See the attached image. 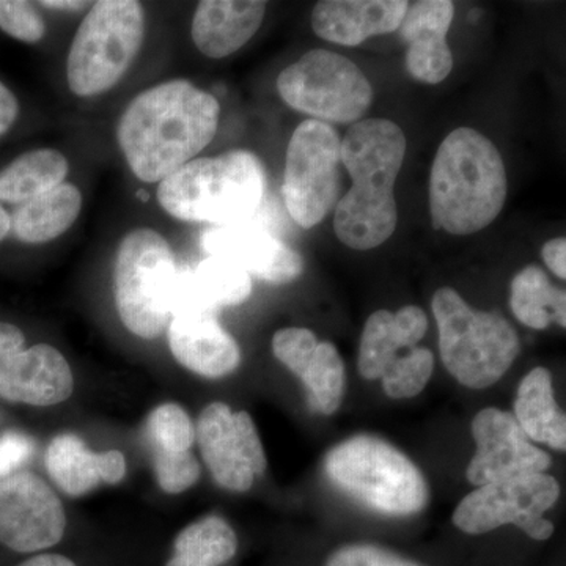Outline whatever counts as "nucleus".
<instances>
[{"mask_svg":"<svg viewBox=\"0 0 566 566\" xmlns=\"http://www.w3.org/2000/svg\"><path fill=\"white\" fill-rule=\"evenodd\" d=\"M10 230L11 218L9 212L6 211V208L2 207V203H0V241H2L3 238H7V234L10 233Z\"/></svg>","mask_w":566,"mask_h":566,"instance_id":"obj_43","label":"nucleus"},{"mask_svg":"<svg viewBox=\"0 0 566 566\" xmlns=\"http://www.w3.org/2000/svg\"><path fill=\"white\" fill-rule=\"evenodd\" d=\"M266 7L259 0H203L192 18L193 44L207 57H229L259 32Z\"/></svg>","mask_w":566,"mask_h":566,"instance_id":"obj_21","label":"nucleus"},{"mask_svg":"<svg viewBox=\"0 0 566 566\" xmlns=\"http://www.w3.org/2000/svg\"><path fill=\"white\" fill-rule=\"evenodd\" d=\"M48 474L63 493L80 497L99 485H117L126 475L125 455L118 450L96 453L80 436H55L44 455Z\"/></svg>","mask_w":566,"mask_h":566,"instance_id":"obj_20","label":"nucleus"},{"mask_svg":"<svg viewBox=\"0 0 566 566\" xmlns=\"http://www.w3.org/2000/svg\"><path fill=\"white\" fill-rule=\"evenodd\" d=\"M35 444L28 434L7 431L0 434V479L14 474L33 455Z\"/></svg>","mask_w":566,"mask_h":566,"instance_id":"obj_36","label":"nucleus"},{"mask_svg":"<svg viewBox=\"0 0 566 566\" xmlns=\"http://www.w3.org/2000/svg\"><path fill=\"white\" fill-rule=\"evenodd\" d=\"M300 379L307 389V403L312 411L324 416L338 411L345 397L346 371L344 359L334 344L319 342Z\"/></svg>","mask_w":566,"mask_h":566,"instance_id":"obj_27","label":"nucleus"},{"mask_svg":"<svg viewBox=\"0 0 566 566\" xmlns=\"http://www.w3.org/2000/svg\"><path fill=\"white\" fill-rule=\"evenodd\" d=\"M326 566H424L371 543H352L337 547L327 557Z\"/></svg>","mask_w":566,"mask_h":566,"instance_id":"obj_35","label":"nucleus"},{"mask_svg":"<svg viewBox=\"0 0 566 566\" xmlns=\"http://www.w3.org/2000/svg\"><path fill=\"white\" fill-rule=\"evenodd\" d=\"M196 439L208 471L223 490L245 493L266 471V453L249 412H233L214 401L197 420Z\"/></svg>","mask_w":566,"mask_h":566,"instance_id":"obj_12","label":"nucleus"},{"mask_svg":"<svg viewBox=\"0 0 566 566\" xmlns=\"http://www.w3.org/2000/svg\"><path fill=\"white\" fill-rule=\"evenodd\" d=\"M24 344L25 337L20 327L0 322V359L22 352Z\"/></svg>","mask_w":566,"mask_h":566,"instance_id":"obj_39","label":"nucleus"},{"mask_svg":"<svg viewBox=\"0 0 566 566\" xmlns=\"http://www.w3.org/2000/svg\"><path fill=\"white\" fill-rule=\"evenodd\" d=\"M408 7L406 0H323L312 11V29L331 43L357 46L398 31Z\"/></svg>","mask_w":566,"mask_h":566,"instance_id":"obj_19","label":"nucleus"},{"mask_svg":"<svg viewBox=\"0 0 566 566\" xmlns=\"http://www.w3.org/2000/svg\"><path fill=\"white\" fill-rule=\"evenodd\" d=\"M69 170V159L54 148L25 153L0 172V200L29 202L62 185Z\"/></svg>","mask_w":566,"mask_h":566,"instance_id":"obj_24","label":"nucleus"},{"mask_svg":"<svg viewBox=\"0 0 566 566\" xmlns=\"http://www.w3.org/2000/svg\"><path fill=\"white\" fill-rule=\"evenodd\" d=\"M238 551V536L223 517L208 515L182 528L166 566H222Z\"/></svg>","mask_w":566,"mask_h":566,"instance_id":"obj_26","label":"nucleus"},{"mask_svg":"<svg viewBox=\"0 0 566 566\" xmlns=\"http://www.w3.org/2000/svg\"><path fill=\"white\" fill-rule=\"evenodd\" d=\"M277 91L294 111L319 122L357 123L374 103L370 81L356 63L327 50H312L279 74Z\"/></svg>","mask_w":566,"mask_h":566,"instance_id":"obj_9","label":"nucleus"},{"mask_svg":"<svg viewBox=\"0 0 566 566\" xmlns=\"http://www.w3.org/2000/svg\"><path fill=\"white\" fill-rule=\"evenodd\" d=\"M324 472L335 488L381 515H417L430 501L415 461L378 436L356 434L334 446Z\"/></svg>","mask_w":566,"mask_h":566,"instance_id":"obj_5","label":"nucleus"},{"mask_svg":"<svg viewBox=\"0 0 566 566\" xmlns=\"http://www.w3.org/2000/svg\"><path fill=\"white\" fill-rule=\"evenodd\" d=\"M455 6L450 0H419L411 3L401 21V39L406 41V69L415 80L439 84L453 69V55L447 43Z\"/></svg>","mask_w":566,"mask_h":566,"instance_id":"obj_17","label":"nucleus"},{"mask_svg":"<svg viewBox=\"0 0 566 566\" xmlns=\"http://www.w3.org/2000/svg\"><path fill=\"white\" fill-rule=\"evenodd\" d=\"M392 327L400 348H415L427 334V314L417 305H406L394 314Z\"/></svg>","mask_w":566,"mask_h":566,"instance_id":"obj_37","label":"nucleus"},{"mask_svg":"<svg viewBox=\"0 0 566 566\" xmlns=\"http://www.w3.org/2000/svg\"><path fill=\"white\" fill-rule=\"evenodd\" d=\"M0 29L24 43H39L46 33V25L35 7L21 0H0Z\"/></svg>","mask_w":566,"mask_h":566,"instance_id":"obj_34","label":"nucleus"},{"mask_svg":"<svg viewBox=\"0 0 566 566\" xmlns=\"http://www.w3.org/2000/svg\"><path fill=\"white\" fill-rule=\"evenodd\" d=\"M558 497L560 485L549 474L488 483L461 499L453 512V526L468 535H483L512 524L528 538L546 542L554 534V524L545 513Z\"/></svg>","mask_w":566,"mask_h":566,"instance_id":"obj_11","label":"nucleus"},{"mask_svg":"<svg viewBox=\"0 0 566 566\" xmlns=\"http://www.w3.org/2000/svg\"><path fill=\"white\" fill-rule=\"evenodd\" d=\"M392 319V312L381 308L368 316L365 323L357 354V370L368 381L381 379L398 356V349H401L395 338Z\"/></svg>","mask_w":566,"mask_h":566,"instance_id":"obj_29","label":"nucleus"},{"mask_svg":"<svg viewBox=\"0 0 566 566\" xmlns=\"http://www.w3.org/2000/svg\"><path fill=\"white\" fill-rule=\"evenodd\" d=\"M513 417L532 442L565 452L566 416L557 405L547 368L536 367L524 376L517 387Z\"/></svg>","mask_w":566,"mask_h":566,"instance_id":"obj_22","label":"nucleus"},{"mask_svg":"<svg viewBox=\"0 0 566 566\" xmlns=\"http://www.w3.org/2000/svg\"><path fill=\"white\" fill-rule=\"evenodd\" d=\"M318 344V338L311 329L285 327L274 334L273 353L279 363L301 378L314 357Z\"/></svg>","mask_w":566,"mask_h":566,"instance_id":"obj_33","label":"nucleus"},{"mask_svg":"<svg viewBox=\"0 0 566 566\" xmlns=\"http://www.w3.org/2000/svg\"><path fill=\"white\" fill-rule=\"evenodd\" d=\"M264 170L253 153L233 150L192 159L159 182L164 211L214 227L248 223L264 196Z\"/></svg>","mask_w":566,"mask_h":566,"instance_id":"obj_4","label":"nucleus"},{"mask_svg":"<svg viewBox=\"0 0 566 566\" xmlns=\"http://www.w3.org/2000/svg\"><path fill=\"white\" fill-rule=\"evenodd\" d=\"M20 566H76L70 558L59 556V554H40L22 562Z\"/></svg>","mask_w":566,"mask_h":566,"instance_id":"obj_41","label":"nucleus"},{"mask_svg":"<svg viewBox=\"0 0 566 566\" xmlns=\"http://www.w3.org/2000/svg\"><path fill=\"white\" fill-rule=\"evenodd\" d=\"M441 360L469 389H488L504 378L521 352L515 327L497 312H479L450 286L431 300Z\"/></svg>","mask_w":566,"mask_h":566,"instance_id":"obj_6","label":"nucleus"},{"mask_svg":"<svg viewBox=\"0 0 566 566\" xmlns=\"http://www.w3.org/2000/svg\"><path fill=\"white\" fill-rule=\"evenodd\" d=\"M221 106L192 82H163L123 112L117 139L133 174L158 182L192 161L218 133Z\"/></svg>","mask_w":566,"mask_h":566,"instance_id":"obj_1","label":"nucleus"},{"mask_svg":"<svg viewBox=\"0 0 566 566\" xmlns=\"http://www.w3.org/2000/svg\"><path fill=\"white\" fill-rule=\"evenodd\" d=\"M144 36V7L136 0L93 3L66 59L71 92L96 96L111 91L139 54Z\"/></svg>","mask_w":566,"mask_h":566,"instance_id":"obj_7","label":"nucleus"},{"mask_svg":"<svg viewBox=\"0 0 566 566\" xmlns=\"http://www.w3.org/2000/svg\"><path fill=\"white\" fill-rule=\"evenodd\" d=\"M73 390V371L54 346L35 345L0 359V398L11 403L54 406Z\"/></svg>","mask_w":566,"mask_h":566,"instance_id":"obj_16","label":"nucleus"},{"mask_svg":"<svg viewBox=\"0 0 566 566\" xmlns=\"http://www.w3.org/2000/svg\"><path fill=\"white\" fill-rule=\"evenodd\" d=\"M202 248L211 256L275 285L296 281L304 271L300 253L251 223L211 227L203 233Z\"/></svg>","mask_w":566,"mask_h":566,"instance_id":"obj_15","label":"nucleus"},{"mask_svg":"<svg viewBox=\"0 0 566 566\" xmlns=\"http://www.w3.org/2000/svg\"><path fill=\"white\" fill-rule=\"evenodd\" d=\"M40 6L48 7V9H54V10H69V11H77L84 9V7L91 6L88 2H77V0H51V2H48V0H44V2H41Z\"/></svg>","mask_w":566,"mask_h":566,"instance_id":"obj_42","label":"nucleus"},{"mask_svg":"<svg viewBox=\"0 0 566 566\" xmlns=\"http://www.w3.org/2000/svg\"><path fill=\"white\" fill-rule=\"evenodd\" d=\"M543 260L546 266L562 281L566 279V240L564 237L554 238L543 245Z\"/></svg>","mask_w":566,"mask_h":566,"instance_id":"obj_38","label":"nucleus"},{"mask_svg":"<svg viewBox=\"0 0 566 566\" xmlns=\"http://www.w3.org/2000/svg\"><path fill=\"white\" fill-rule=\"evenodd\" d=\"M434 371V356L428 348L409 349L405 356H397L382 375V390L394 400L415 398L422 394Z\"/></svg>","mask_w":566,"mask_h":566,"instance_id":"obj_30","label":"nucleus"},{"mask_svg":"<svg viewBox=\"0 0 566 566\" xmlns=\"http://www.w3.org/2000/svg\"><path fill=\"white\" fill-rule=\"evenodd\" d=\"M342 139L329 123L305 120L286 148L282 196L297 226L314 229L337 207L342 191Z\"/></svg>","mask_w":566,"mask_h":566,"instance_id":"obj_10","label":"nucleus"},{"mask_svg":"<svg viewBox=\"0 0 566 566\" xmlns=\"http://www.w3.org/2000/svg\"><path fill=\"white\" fill-rule=\"evenodd\" d=\"M510 308L524 326L543 331L557 323L566 327V294L539 266L524 268L510 285Z\"/></svg>","mask_w":566,"mask_h":566,"instance_id":"obj_25","label":"nucleus"},{"mask_svg":"<svg viewBox=\"0 0 566 566\" xmlns=\"http://www.w3.org/2000/svg\"><path fill=\"white\" fill-rule=\"evenodd\" d=\"M18 114H20V104H18L17 96L7 88L3 82H0V136L13 126Z\"/></svg>","mask_w":566,"mask_h":566,"instance_id":"obj_40","label":"nucleus"},{"mask_svg":"<svg viewBox=\"0 0 566 566\" xmlns=\"http://www.w3.org/2000/svg\"><path fill=\"white\" fill-rule=\"evenodd\" d=\"M509 192L497 147L472 128L449 134L436 153L430 175V214L434 229L472 234L501 214Z\"/></svg>","mask_w":566,"mask_h":566,"instance_id":"obj_3","label":"nucleus"},{"mask_svg":"<svg viewBox=\"0 0 566 566\" xmlns=\"http://www.w3.org/2000/svg\"><path fill=\"white\" fill-rule=\"evenodd\" d=\"M406 148L403 129L386 118L354 123L346 133L342 164L353 186L334 212V232L346 248L370 251L385 244L397 230L394 189Z\"/></svg>","mask_w":566,"mask_h":566,"instance_id":"obj_2","label":"nucleus"},{"mask_svg":"<svg viewBox=\"0 0 566 566\" xmlns=\"http://www.w3.org/2000/svg\"><path fill=\"white\" fill-rule=\"evenodd\" d=\"M147 439L151 449L189 452L196 442V427L180 405L164 403L148 416Z\"/></svg>","mask_w":566,"mask_h":566,"instance_id":"obj_31","label":"nucleus"},{"mask_svg":"<svg viewBox=\"0 0 566 566\" xmlns=\"http://www.w3.org/2000/svg\"><path fill=\"white\" fill-rule=\"evenodd\" d=\"M151 453L156 480L166 493L181 494L199 482L202 468L191 450L169 452V450L151 449Z\"/></svg>","mask_w":566,"mask_h":566,"instance_id":"obj_32","label":"nucleus"},{"mask_svg":"<svg viewBox=\"0 0 566 566\" xmlns=\"http://www.w3.org/2000/svg\"><path fill=\"white\" fill-rule=\"evenodd\" d=\"M66 516L61 499L41 476L18 471L0 479V543L17 553L59 545Z\"/></svg>","mask_w":566,"mask_h":566,"instance_id":"obj_13","label":"nucleus"},{"mask_svg":"<svg viewBox=\"0 0 566 566\" xmlns=\"http://www.w3.org/2000/svg\"><path fill=\"white\" fill-rule=\"evenodd\" d=\"M177 264L169 243L151 229L133 230L118 245L114 296L126 329L137 337H159L170 318Z\"/></svg>","mask_w":566,"mask_h":566,"instance_id":"obj_8","label":"nucleus"},{"mask_svg":"<svg viewBox=\"0 0 566 566\" xmlns=\"http://www.w3.org/2000/svg\"><path fill=\"white\" fill-rule=\"evenodd\" d=\"M471 433L476 450L465 469V476L474 486L549 471V453L538 449L524 434L512 412L499 408L482 409L472 420Z\"/></svg>","mask_w":566,"mask_h":566,"instance_id":"obj_14","label":"nucleus"},{"mask_svg":"<svg viewBox=\"0 0 566 566\" xmlns=\"http://www.w3.org/2000/svg\"><path fill=\"white\" fill-rule=\"evenodd\" d=\"M81 208L80 189L70 182H62L57 188L22 203L11 226L14 234L24 243H48L61 237L76 222Z\"/></svg>","mask_w":566,"mask_h":566,"instance_id":"obj_23","label":"nucleus"},{"mask_svg":"<svg viewBox=\"0 0 566 566\" xmlns=\"http://www.w3.org/2000/svg\"><path fill=\"white\" fill-rule=\"evenodd\" d=\"M191 275L196 292L218 312L245 303L252 293L251 275L237 264L216 256L203 260L193 273L191 271Z\"/></svg>","mask_w":566,"mask_h":566,"instance_id":"obj_28","label":"nucleus"},{"mask_svg":"<svg viewBox=\"0 0 566 566\" xmlns=\"http://www.w3.org/2000/svg\"><path fill=\"white\" fill-rule=\"evenodd\" d=\"M169 345L175 359L203 378H222L241 364L237 340L211 314H177L169 324Z\"/></svg>","mask_w":566,"mask_h":566,"instance_id":"obj_18","label":"nucleus"}]
</instances>
